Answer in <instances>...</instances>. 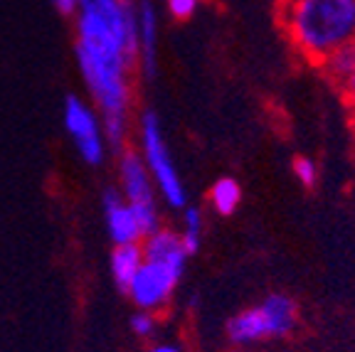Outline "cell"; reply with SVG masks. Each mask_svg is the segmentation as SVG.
I'll list each match as a JSON object with an SVG mask.
<instances>
[{
	"instance_id": "obj_12",
	"label": "cell",
	"mask_w": 355,
	"mask_h": 352,
	"mask_svg": "<svg viewBox=\"0 0 355 352\" xmlns=\"http://www.w3.org/2000/svg\"><path fill=\"white\" fill-rule=\"evenodd\" d=\"M210 202L217 215H234L239 202H242V187H239V182L234 177H220L210 190Z\"/></svg>"
},
{
	"instance_id": "obj_8",
	"label": "cell",
	"mask_w": 355,
	"mask_h": 352,
	"mask_svg": "<svg viewBox=\"0 0 355 352\" xmlns=\"http://www.w3.org/2000/svg\"><path fill=\"white\" fill-rule=\"evenodd\" d=\"M106 217V229L109 237L114 239V244H139L144 239V231L139 227V220L133 215V209L128 207V202L123 200V195L114 187H106L104 200H101Z\"/></svg>"
},
{
	"instance_id": "obj_14",
	"label": "cell",
	"mask_w": 355,
	"mask_h": 352,
	"mask_svg": "<svg viewBox=\"0 0 355 352\" xmlns=\"http://www.w3.org/2000/svg\"><path fill=\"white\" fill-rule=\"evenodd\" d=\"M183 249L188 252V256L198 254L200 242H202V215L198 207H183V234H180Z\"/></svg>"
},
{
	"instance_id": "obj_21",
	"label": "cell",
	"mask_w": 355,
	"mask_h": 352,
	"mask_svg": "<svg viewBox=\"0 0 355 352\" xmlns=\"http://www.w3.org/2000/svg\"><path fill=\"white\" fill-rule=\"evenodd\" d=\"M239 352H252V350H239Z\"/></svg>"
},
{
	"instance_id": "obj_20",
	"label": "cell",
	"mask_w": 355,
	"mask_h": 352,
	"mask_svg": "<svg viewBox=\"0 0 355 352\" xmlns=\"http://www.w3.org/2000/svg\"><path fill=\"white\" fill-rule=\"evenodd\" d=\"M148 352H183L178 345H171V342H163V345H155V347H150Z\"/></svg>"
},
{
	"instance_id": "obj_11",
	"label": "cell",
	"mask_w": 355,
	"mask_h": 352,
	"mask_svg": "<svg viewBox=\"0 0 355 352\" xmlns=\"http://www.w3.org/2000/svg\"><path fill=\"white\" fill-rule=\"evenodd\" d=\"M144 264V252L139 244H119L111 254V276L116 281V286L126 293L128 283L136 276V271Z\"/></svg>"
},
{
	"instance_id": "obj_13",
	"label": "cell",
	"mask_w": 355,
	"mask_h": 352,
	"mask_svg": "<svg viewBox=\"0 0 355 352\" xmlns=\"http://www.w3.org/2000/svg\"><path fill=\"white\" fill-rule=\"evenodd\" d=\"M321 64L328 77L336 79L338 84H343L345 79H348V74L355 69V42L343 44V47H338L336 52H331Z\"/></svg>"
},
{
	"instance_id": "obj_6",
	"label": "cell",
	"mask_w": 355,
	"mask_h": 352,
	"mask_svg": "<svg viewBox=\"0 0 355 352\" xmlns=\"http://www.w3.org/2000/svg\"><path fill=\"white\" fill-rule=\"evenodd\" d=\"M185 269H178L171 264H161V261H148L144 259L141 269L128 283L126 293L131 301L139 306V310H158L171 301L173 291L183 279Z\"/></svg>"
},
{
	"instance_id": "obj_9",
	"label": "cell",
	"mask_w": 355,
	"mask_h": 352,
	"mask_svg": "<svg viewBox=\"0 0 355 352\" xmlns=\"http://www.w3.org/2000/svg\"><path fill=\"white\" fill-rule=\"evenodd\" d=\"M141 252H144V259L148 261H161V264H171L178 269H185L188 264V252L183 249L180 234L171 229H155L153 234H148Z\"/></svg>"
},
{
	"instance_id": "obj_3",
	"label": "cell",
	"mask_w": 355,
	"mask_h": 352,
	"mask_svg": "<svg viewBox=\"0 0 355 352\" xmlns=\"http://www.w3.org/2000/svg\"><path fill=\"white\" fill-rule=\"evenodd\" d=\"M296 320L299 308L294 298H288L286 293H272L252 308L232 315L227 323V337L239 347L257 345L261 340H277L294 331Z\"/></svg>"
},
{
	"instance_id": "obj_16",
	"label": "cell",
	"mask_w": 355,
	"mask_h": 352,
	"mask_svg": "<svg viewBox=\"0 0 355 352\" xmlns=\"http://www.w3.org/2000/svg\"><path fill=\"white\" fill-rule=\"evenodd\" d=\"M155 328H158V320H155V315L150 313V310H139V313L131 318L133 335L148 337V335H153V333H155Z\"/></svg>"
},
{
	"instance_id": "obj_19",
	"label": "cell",
	"mask_w": 355,
	"mask_h": 352,
	"mask_svg": "<svg viewBox=\"0 0 355 352\" xmlns=\"http://www.w3.org/2000/svg\"><path fill=\"white\" fill-rule=\"evenodd\" d=\"M52 3H55V8L62 15H72L77 10V0H52Z\"/></svg>"
},
{
	"instance_id": "obj_2",
	"label": "cell",
	"mask_w": 355,
	"mask_h": 352,
	"mask_svg": "<svg viewBox=\"0 0 355 352\" xmlns=\"http://www.w3.org/2000/svg\"><path fill=\"white\" fill-rule=\"evenodd\" d=\"M282 22L309 60L323 62L355 42V0H286Z\"/></svg>"
},
{
	"instance_id": "obj_4",
	"label": "cell",
	"mask_w": 355,
	"mask_h": 352,
	"mask_svg": "<svg viewBox=\"0 0 355 352\" xmlns=\"http://www.w3.org/2000/svg\"><path fill=\"white\" fill-rule=\"evenodd\" d=\"M141 146H144L141 158H144L153 185L161 190L163 200L173 209H183L188 204V193H185V185L178 175L175 166H173L171 150H168L161 123H158L153 111H146L141 118Z\"/></svg>"
},
{
	"instance_id": "obj_18",
	"label": "cell",
	"mask_w": 355,
	"mask_h": 352,
	"mask_svg": "<svg viewBox=\"0 0 355 352\" xmlns=\"http://www.w3.org/2000/svg\"><path fill=\"white\" fill-rule=\"evenodd\" d=\"M340 87H343V91H345V96H348V101L355 106V69L348 74V79H345V82L340 84Z\"/></svg>"
},
{
	"instance_id": "obj_1",
	"label": "cell",
	"mask_w": 355,
	"mask_h": 352,
	"mask_svg": "<svg viewBox=\"0 0 355 352\" xmlns=\"http://www.w3.org/2000/svg\"><path fill=\"white\" fill-rule=\"evenodd\" d=\"M77 62L96 109L104 141L121 153L128 126V67L139 60V15L131 0H77Z\"/></svg>"
},
{
	"instance_id": "obj_7",
	"label": "cell",
	"mask_w": 355,
	"mask_h": 352,
	"mask_svg": "<svg viewBox=\"0 0 355 352\" xmlns=\"http://www.w3.org/2000/svg\"><path fill=\"white\" fill-rule=\"evenodd\" d=\"M62 116H64V128L72 136L79 158L84 163H89V166H99L101 160H104L106 141L94 109L89 104H84L79 96H67Z\"/></svg>"
},
{
	"instance_id": "obj_5",
	"label": "cell",
	"mask_w": 355,
	"mask_h": 352,
	"mask_svg": "<svg viewBox=\"0 0 355 352\" xmlns=\"http://www.w3.org/2000/svg\"><path fill=\"white\" fill-rule=\"evenodd\" d=\"M119 173H121L123 197L139 220L144 237H148L155 229H161V217H158V207H155V185L146 170L144 158L133 150L121 153Z\"/></svg>"
},
{
	"instance_id": "obj_17",
	"label": "cell",
	"mask_w": 355,
	"mask_h": 352,
	"mask_svg": "<svg viewBox=\"0 0 355 352\" xmlns=\"http://www.w3.org/2000/svg\"><path fill=\"white\" fill-rule=\"evenodd\" d=\"M198 3L200 0H166L171 15L178 17V20H188V17L198 10Z\"/></svg>"
},
{
	"instance_id": "obj_10",
	"label": "cell",
	"mask_w": 355,
	"mask_h": 352,
	"mask_svg": "<svg viewBox=\"0 0 355 352\" xmlns=\"http://www.w3.org/2000/svg\"><path fill=\"white\" fill-rule=\"evenodd\" d=\"M139 15V57L144 64L146 77L155 74V42H158V15L150 0H141V6L136 8Z\"/></svg>"
},
{
	"instance_id": "obj_15",
	"label": "cell",
	"mask_w": 355,
	"mask_h": 352,
	"mask_svg": "<svg viewBox=\"0 0 355 352\" xmlns=\"http://www.w3.org/2000/svg\"><path fill=\"white\" fill-rule=\"evenodd\" d=\"M294 175L299 177V182L304 187H313L318 180V168L311 158H294Z\"/></svg>"
}]
</instances>
